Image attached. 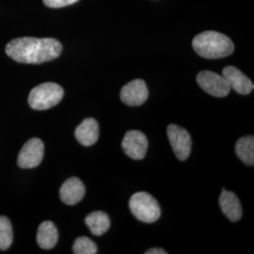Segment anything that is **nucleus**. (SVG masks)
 Here are the masks:
<instances>
[{
    "instance_id": "f257e3e1",
    "label": "nucleus",
    "mask_w": 254,
    "mask_h": 254,
    "mask_svg": "<svg viewBox=\"0 0 254 254\" xmlns=\"http://www.w3.org/2000/svg\"><path fill=\"white\" fill-rule=\"evenodd\" d=\"M62 52V44L53 38L23 37L11 40L6 46L7 55L19 64H44L59 58Z\"/></svg>"
},
{
    "instance_id": "f03ea898",
    "label": "nucleus",
    "mask_w": 254,
    "mask_h": 254,
    "mask_svg": "<svg viewBox=\"0 0 254 254\" xmlns=\"http://www.w3.org/2000/svg\"><path fill=\"white\" fill-rule=\"evenodd\" d=\"M192 46L197 54L208 60L225 58L235 50L229 37L217 31H204L193 39Z\"/></svg>"
},
{
    "instance_id": "7ed1b4c3",
    "label": "nucleus",
    "mask_w": 254,
    "mask_h": 254,
    "mask_svg": "<svg viewBox=\"0 0 254 254\" xmlns=\"http://www.w3.org/2000/svg\"><path fill=\"white\" fill-rule=\"evenodd\" d=\"M64 89L53 82L38 85L28 96L30 108L35 110H46L57 106L64 98Z\"/></svg>"
},
{
    "instance_id": "20e7f679",
    "label": "nucleus",
    "mask_w": 254,
    "mask_h": 254,
    "mask_svg": "<svg viewBox=\"0 0 254 254\" xmlns=\"http://www.w3.org/2000/svg\"><path fill=\"white\" fill-rule=\"evenodd\" d=\"M129 208L135 218L145 223H153L161 216L157 200L147 192H136L129 200Z\"/></svg>"
},
{
    "instance_id": "39448f33",
    "label": "nucleus",
    "mask_w": 254,
    "mask_h": 254,
    "mask_svg": "<svg viewBox=\"0 0 254 254\" xmlns=\"http://www.w3.org/2000/svg\"><path fill=\"white\" fill-rule=\"evenodd\" d=\"M200 88L215 97H225L230 93L231 87L223 75L210 71H201L197 75Z\"/></svg>"
},
{
    "instance_id": "423d86ee",
    "label": "nucleus",
    "mask_w": 254,
    "mask_h": 254,
    "mask_svg": "<svg viewBox=\"0 0 254 254\" xmlns=\"http://www.w3.org/2000/svg\"><path fill=\"white\" fill-rule=\"evenodd\" d=\"M44 154V142L38 137H33L22 147L18 154L17 163L19 167L23 169L35 168L42 162Z\"/></svg>"
},
{
    "instance_id": "0eeeda50",
    "label": "nucleus",
    "mask_w": 254,
    "mask_h": 254,
    "mask_svg": "<svg viewBox=\"0 0 254 254\" xmlns=\"http://www.w3.org/2000/svg\"><path fill=\"white\" fill-rule=\"evenodd\" d=\"M167 134L173 152L177 158L185 161L190 156L191 151V137L190 133L182 127L171 125L167 128Z\"/></svg>"
},
{
    "instance_id": "6e6552de",
    "label": "nucleus",
    "mask_w": 254,
    "mask_h": 254,
    "mask_svg": "<svg viewBox=\"0 0 254 254\" xmlns=\"http://www.w3.org/2000/svg\"><path fill=\"white\" fill-rule=\"evenodd\" d=\"M122 147L130 158L134 160H141L145 157L148 149V139L142 132L131 130L128 131L124 137Z\"/></svg>"
},
{
    "instance_id": "1a4fd4ad",
    "label": "nucleus",
    "mask_w": 254,
    "mask_h": 254,
    "mask_svg": "<svg viewBox=\"0 0 254 254\" xmlns=\"http://www.w3.org/2000/svg\"><path fill=\"white\" fill-rule=\"evenodd\" d=\"M149 91L145 82L141 79H136L127 83L121 91V99L130 107H138L145 103Z\"/></svg>"
},
{
    "instance_id": "9d476101",
    "label": "nucleus",
    "mask_w": 254,
    "mask_h": 254,
    "mask_svg": "<svg viewBox=\"0 0 254 254\" xmlns=\"http://www.w3.org/2000/svg\"><path fill=\"white\" fill-rule=\"evenodd\" d=\"M222 75L227 80L231 89H234L239 94H250L254 89L252 80L234 66H227L223 69Z\"/></svg>"
},
{
    "instance_id": "9b49d317",
    "label": "nucleus",
    "mask_w": 254,
    "mask_h": 254,
    "mask_svg": "<svg viewBox=\"0 0 254 254\" xmlns=\"http://www.w3.org/2000/svg\"><path fill=\"white\" fill-rule=\"evenodd\" d=\"M85 192V186L81 180L76 177H71L62 186L60 196L65 204L74 205L84 198Z\"/></svg>"
},
{
    "instance_id": "f8f14e48",
    "label": "nucleus",
    "mask_w": 254,
    "mask_h": 254,
    "mask_svg": "<svg viewBox=\"0 0 254 254\" xmlns=\"http://www.w3.org/2000/svg\"><path fill=\"white\" fill-rule=\"evenodd\" d=\"M77 141L84 146H91L99 138V126L95 119H85L81 124L76 127L74 132Z\"/></svg>"
},
{
    "instance_id": "ddd939ff",
    "label": "nucleus",
    "mask_w": 254,
    "mask_h": 254,
    "mask_svg": "<svg viewBox=\"0 0 254 254\" xmlns=\"http://www.w3.org/2000/svg\"><path fill=\"white\" fill-rule=\"evenodd\" d=\"M219 205L222 212L231 221L236 222L242 217V207L240 200H238L235 193L225 190L223 189L219 196Z\"/></svg>"
},
{
    "instance_id": "4468645a",
    "label": "nucleus",
    "mask_w": 254,
    "mask_h": 254,
    "mask_svg": "<svg viewBox=\"0 0 254 254\" xmlns=\"http://www.w3.org/2000/svg\"><path fill=\"white\" fill-rule=\"evenodd\" d=\"M59 240V233L52 221H44L38 229L37 243L44 250L53 249Z\"/></svg>"
},
{
    "instance_id": "2eb2a0df",
    "label": "nucleus",
    "mask_w": 254,
    "mask_h": 254,
    "mask_svg": "<svg viewBox=\"0 0 254 254\" xmlns=\"http://www.w3.org/2000/svg\"><path fill=\"white\" fill-rule=\"evenodd\" d=\"M85 223L90 229L92 235L103 236L109 231L110 227L109 217L103 211L92 212L85 218Z\"/></svg>"
},
{
    "instance_id": "dca6fc26",
    "label": "nucleus",
    "mask_w": 254,
    "mask_h": 254,
    "mask_svg": "<svg viewBox=\"0 0 254 254\" xmlns=\"http://www.w3.org/2000/svg\"><path fill=\"white\" fill-rule=\"evenodd\" d=\"M236 153L242 162L248 166L254 164V137L247 136L240 137L236 145Z\"/></svg>"
},
{
    "instance_id": "f3484780",
    "label": "nucleus",
    "mask_w": 254,
    "mask_h": 254,
    "mask_svg": "<svg viewBox=\"0 0 254 254\" xmlns=\"http://www.w3.org/2000/svg\"><path fill=\"white\" fill-rule=\"evenodd\" d=\"M13 239L12 227L9 219L6 217H0V250H8Z\"/></svg>"
},
{
    "instance_id": "a211bd4d",
    "label": "nucleus",
    "mask_w": 254,
    "mask_h": 254,
    "mask_svg": "<svg viewBox=\"0 0 254 254\" xmlns=\"http://www.w3.org/2000/svg\"><path fill=\"white\" fill-rule=\"evenodd\" d=\"M74 254H95L97 253V246L86 236L78 237L73 246Z\"/></svg>"
},
{
    "instance_id": "6ab92c4d",
    "label": "nucleus",
    "mask_w": 254,
    "mask_h": 254,
    "mask_svg": "<svg viewBox=\"0 0 254 254\" xmlns=\"http://www.w3.org/2000/svg\"><path fill=\"white\" fill-rule=\"evenodd\" d=\"M77 1L78 0H44V3L49 8H63L72 5Z\"/></svg>"
},
{
    "instance_id": "aec40b11",
    "label": "nucleus",
    "mask_w": 254,
    "mask_h": 254,
    "mask_svg": "<svg viewBox=\"0 0 254 254\" xmlns=\"http://www.w3.org/2000/svg\"><path fill=\"white\" fill-rule=\"evenodd\" d=\"M145 254H167V252L159 248H154L146 252Z\"/></svg>"
}]
</instances>
